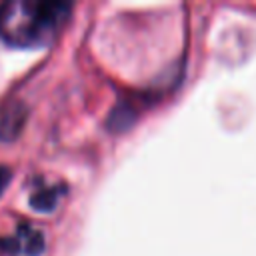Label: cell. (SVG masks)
Instances as JSON below:
<instances>
[{"label":"cell","mask_w":256,"mask_h":256,"mask_svg":"<svg viewBox=\"0 0 256 256\" xmlns=\"http://www.w3.org/2000/svg\"><path fill=\"white\" fill-rule=\"evenodd\" d=\"M136 120V112L126 104V102H118L110 112H108V118H106V128L112 130V132H122V130H128Z\"/></svg>","instance_id":"obj_4"},{"label":"cell","mask_w":256,"mask_h":256,"mask_svg":"<svg viewBox=\"0 0 256 256\" xmlns=\"http://www.w3.org/2000/svg\"><path fill=\"white\" fill-rule=\"evenodd\" d=\"M10 180H12V170L8 166L0 164V194L6 190V186L10 184Z\"/></svg>","instance_id":"obj_6"},{"label":"cell","mask_w":256,"mask_h":256,"mask_svg":"<svg viewBox=\"0 0 256 256\" xmlns=\"http://www.w3.org/2000/svg\"><path fill=\"white\" fill-rule=\"evenodd\" d=\"M62 190H64L62 184H56V186L38 190V192H34L30 196V206L36 212H52L56 208V204H58V198L62 196Z\"/></svg>","instance_id":"obj_5"},{"label":"cell","mask_w":256,"mask_h":256,"mask_svg":"<svg viewBox=\"0 0 256 256\" xmlns=\"http://www.w3.org/2000/svg\"><path fill=\"white\" fill-rule=\"evenodd\" d=\"M16 240H18V246H20V252H24L26 256H40L46 248V242H44V234L34 228V226H28V224H20L18 230H16Z\"/></svg>","instance_id":"obj_3"},{"label":"cell","mask_w":256,"mask_h":256,"mask_svg":"<svg viewBox=\"0 0 256 256\" xmlns=\"http://www.w3.org/2000/svg\"><path fill=\"white\" fill-rule=\"evenodd\" d=\"M70 14L66 2L8 0L0 4V38L18 48H30L48 40Z\"/></svg>","instance_id":"obj_1"},{"label":"cell","mask_w":256,"mask_h":256,"mask_svg":"<svg viewBox=\"0 0 256 256\" xmlns=\"http://www.w3.org/2000/svg\"><path fill=\"white\" fill-rule=\"evenodd\" d=\"M28 118V106L22 100H10L0 110V140L12 142L20 136Z\"/></svg>","instance_id":"obj_2"}]
</instances>
